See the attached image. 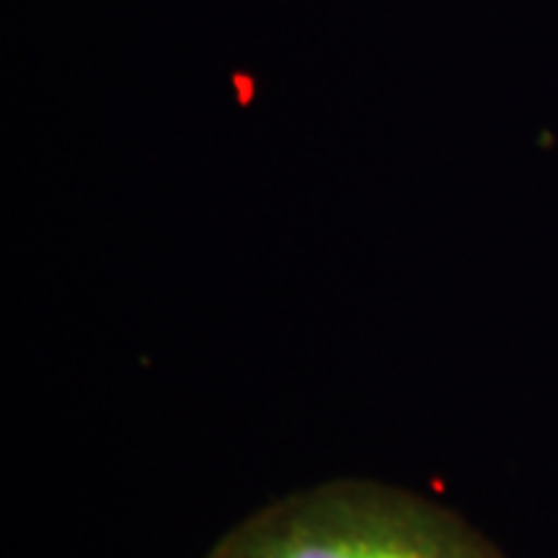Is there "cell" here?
<instances>
[{"instance_id": "1", "label": "cell", "mask_w": 558, "mask_h": 558, "mask_svg": "<svg viewBox=\"0 0 558 558\" xmlns=\"http://www.w3.org/2000/svg\"><path fill=\"white\" fill-rule=\"evenodd\" d=\"M207 558H505L448 507L378 481L341 478L256 509Z\"/></svg>"}]
</instances>
